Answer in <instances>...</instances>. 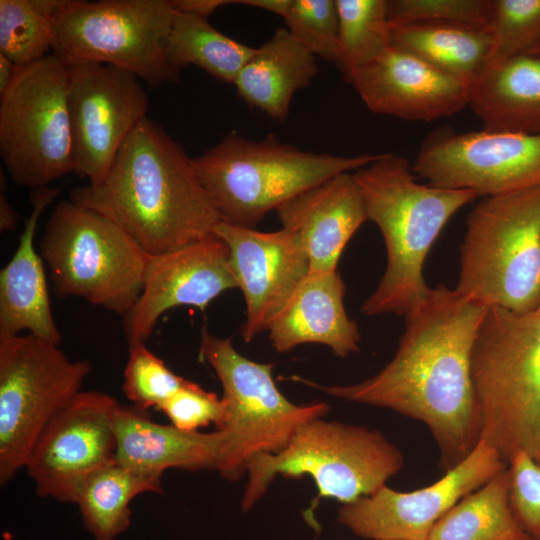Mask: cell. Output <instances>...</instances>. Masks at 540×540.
Returning a JSON list of instances; mask_svg holds the SVG:
<instances>
[{"label":"cell","instance_id":"cell-1","mask_svg":"<svg viewBox=\"0 0 540 540\" xmlns=\"http://www.w3.org/2000/svg\"><path fill=\"white\" fill-rule=\"evenodd\" d=\"M440 284L404 315L405 329L392 360L359 383L324 386L290 379L328 395L387 408L429 429L447 472L481 440L482 419L474 390L471 359L487 311Z\"/></svg>","mask_w":540,"mask_h":540},{"label":"cell","instance_id":"cell-2","mask_svg":"<svg viewBox=\"0 0 540 540\" xmlns=\"http://www.w3.org/2000/svg\"><path fill=\"white\" fill-rule=\"evenodd\" d=\"M69 200L112 220L149 255L203 239L221 221L193 158L148 117L126 138L103 181L72 188Z\"/></svg>","mask_w":540,"mask_h":540},{"label":"cell","instance_id":"cell-3","mask_svg":"<svg viewBox=\"0 0 540 540\" xmlns=\"http://www.w3.org/2000/svg\"><path fill=\"white\" fill-rule=\"evenodd\" d=\"M363 196L367 219L379 228L387 265L375 291L361 307L366 316L406 312L427 293L426 257L449 219L478 195L417 181L409 161L379 154L353 172Z\"/></svg>","mask_w":540,"mask_h":540},{"label":"cell","instance_id":"cell-4","mask_svg":"<svg viewBox=\"0 0 540 540\" xmlns=\"http://www.w3.org/2000/svg\"><path fill=\"white\" fill-rule=\"evenodd\" d=\"M471 372L481 440L508 465L518 452L540 464V304L526 313L487 309Z\"/></svg>","mask_w":540,"mask_h":540},{"label":"cell","instance_id":"cell-5","mask_svg":"<svg viewBox=\"0 0 540 540\" xmlns=\"http://www.w3.org/2000/svg\"><path fill=\"white\" fill-rule=\"evenodd\" d=\"M379 154L339 156L302 151L273 135L261 140L233 132L193 158L221 221L255 228L272 210L341 173L355 172Z\"/></svg>","mask_w":540,"mask_h":540},{"label":"cell","instance_id":"cell-6","mask_svg":"<svg viewBox=\"0 0 540 540\" xmlns=\"http://www.w3.org/2000/svg\"><path fill=\"white\" fill-rule=\"evenodd\" d=\"M455 290L481 306L540 304V185L485 197L471 211Z\"/></svg>","mask_w":540,"mask_h":540},{"label":"cell","instance_id":"cell-7","mask_svg":"<svg viewBox=\"0 0 540 540\" xmlns=\"http://www.w3.org/2000/svg\"><path fill=\"white\" fill-rule=\"evenodd\" d=\"M403 464L402 452L382 432L316 418L300 426L279 452L260 453L249 460L241 506L249 511L277 475H308L318 489V499L347 504L386 485Z\"/></svg>","mask_w":540,"mask_h":540},{"label":"cell","instance_id":"cell-8","mask_svg":"<svg viewBox=\"0 0 540 540\" xmlns=\"http://www.w3.org/2000/svg\"><path fill=\"white\" fill-rule=\"evenodd\" d=\"M40 255L57 296L79 297L123 316L141 293L149 259L120 226L71 200L55 206Z\"/></svg>","mask_w":540,"mask_h":540},{"label":"cell","instance_id":"cell-9","mask_svg":"<svg viewBox=\"0 0 540 540\" xmlns=\"http://www.w3.org/2000/svg\"><path fill=\"white\" fill-rule=\"evenodd\" d=\"M174 10L169 0H68L54 21L52 52L66 66L113 65L152 87L176 83L166 57Z\"/></svg>","mask_w":540,"mask_h":540},{"label":"cell","instance_id":"cell-10","mask_svg":"<svg viewBox=\"0 0 540 540\" xmlns=\"http://www.w3.org/2000/svg\"><path fill=\"white\" fill-rule=\"evenodd\" d=\"M199 359L215 371L223 387L226 443L217 469L229 481L238 480L249 460L260 453L282 450L303 424L329 410L324 402L296 405L278 389L273 364L252 361L236 351L232 340L202 328Z\"/></svg>","mask_w":540,"mask_h":540},{"label":"cell","instance_id":"cell-11","mask_svg":"<svg viewBox=\"0 0 540 540\" xmlns=\"http://www.w3.org/2000/svg\"><path fill=\"white\" fill-rule=\"evenodd\" d=\"M91 370L32 334L0 338V483L25 468L52 417L79 392Z\"/></svg>","mask_w":540,"mask_h":540},{"label":"cell","instance_id":"cell-12","mask_svg":"<svg viewBox=\"0 0 540 540\" xmlns=\"http://www.w3.org/2000/svg\"><path fill=\"white\" fill-rule=\"evenodd\" d=\"M0 156L12 180L32 190L73 172L67 66L53 54L23 67L0 97Z\"/></svg>","mask_w":540,"mask_h":540},{"label":"cell","instance_id":"cell-13","mask_svg":"<svg viewBox=\"0 0 540 540\" xmlns=\"http://www.w3.org/2000/svg\"><path fill=\"white\" fill-rule=\"evenodd\" d=\"M73 173L90 185L103 181L130 133L147 118L149 96L140 79L100 63L67 66Z\"/></svg>","mask_w":540,"mask_h":540},{"label":"cell","instance_id":"cell-14","mask_svg":"<svg viewBox=\"0 0 540 540\" xmlns=\"http://www.w3.org/2000/svg\"><path fill=\"white\" fill-rule=\"evenodd\" d=\"M412 169L430 185L485 197L540 185V135L439 129L424 139Z\"/></svg>","mask_w":540,"mask_h":540},{"label":"cell","instance_id":"cell-15","mask_svg":"<svg viewBox=\"0 0 540 540\" xmlns=\"http://www.w3.org/2000/svg\"><path fill=\"white\" fill-rule=\"evenodd\" d=\"M119 403L101 391H81L42 430L25 470L36 493L74 503L80 486L116 463L113 416Z\"/></svg>","mask_w":540,"mask_h":540},{"label":"cell","instance_id":"cell-16","mask_svg":"<svg viewBox=\"0 0 540 540\" xmlns=\"http://www.w3.org/2000/svg\"><path fill=\"white\" fill-rule=\"evenodd\" d=\"M506 467L498 452L480 440L469 456L433 484L410 492L384 485L342 504L337 521L366 539L428 540L441 517Z\"/></svg>","mask_w":540,"mask_h":540},{"label":"cell","instance_id":"cell-17","mask_svg":"<svg viewBox=\"0 0 540 540\" xmlns=\"http://www.w3.org/2000/svg\"><path fill=\"white\" fill-rule=\"evenodd\" d=\"M232 288H237V283L229 251L215 234L149 255L141 293L124 315L128 345L145 343L167 310L182 305L205 310L217 296Z\"/></svg>","mask_w":540,"mask_h":540},{"label":"cell","instance_id":"cell-18","mask_svg":"<svg viewBox=\"0 0 540 540\" xmlns=\"http://www.w3.org/2000/svg\"><path fill=\"white\" fill-rule=\"evenodd\" d=\"M213 234L226 244L229 263L245 300V342L268 330L310 265L299 237L287 229L261 232L220 221Z\"/></svg>","mask_w":540,"mask_h":540},{"label":"cell","instance_id":"cell-19","mask_svg":"<svg viewBox=\"0 0 540 540\" xmlns=\"http://www.w3.org/2000/svg\"><path fill=\"white\" fill-rule=\"evenodd\" d=\"M376 114L429 122L468 106L471 86L400 48L390 46L346 77Z\"/></svg>","mask_w":540,"mask_h":540},{"label":"cell","instance_id":"cell-20","mask_svg":"<svg viewBox=\"0 0 540 540\" xmlns=\"http://www.w3.org/2000/svg\"><path fill=\"white\" fill-rule=\"evenodd\" d=\"M282 228L294 232L310 272L336 271L354 233L368 221L353 172L341 173L300 193L276 209Z\"/></svg>","mask_w":540,"mask_h":540},{"label":"cell","instance_id":"cell-21","mask_svg":"<svg viewBox=\"0 0 540 540\" xmlns=\"http://www.w3.org/2000/svg\"><path fill=\"white\" fill-rule=\"evenodd\" d=\"M113 429L118 464L161 476L170 468L216 470L226 443L223 430L183 431L172 424L154 422L146 410L134 405L117 406Z\"/></svg>","mask_w":540,"mask_h":540},{"label":"cell","instance_id":"cell-22","mask_svg":"<svg viewBox=\"0 0 540 540\" xmlns=\"http://www.w3.org/2000/svg\"><path fill=\"white\" fill-rule=\"evenodd\" d=\"M345 283L336 271L310 272L273 319L267 332L277 352L319 343L345 358L360 349L357 323L344 306Z\"/></svg>","mask_w":540,"mask_h":540},{"label":"cell","instance_id":"cell-23","mask_svg":"<svg viewBox=\"0 0 540 540\" xmlns=\"http://www.w3.org/2000/svg\"><path fill=\"white\" fill-rule=\"evenodd\" d=\"M58 193V188L50 186L30 193L32 212L25 220L13 257L0 272V338L27 330L28 334L60 345L62 338L52 315L44 261L34 246L39 218Z\"/></svg>","mask_w":540,"mask_h":540},{"label":"cell","instance_id":"cell-24","mask_svg":"<svg viewBox=\"0 0 540 540\" xmlns=\"http://www.w3.org/2000/svg\"><path fill=\"white\" fill-rule=\"evenodd\" d=\"M318 73L316 56L287 28H278L237 75L238 95L251 107L284 121L296 91L308 86Z\"/></svg>","mask_w":540,"mask_h":540},{"label":"cell","instance_id":"cell-25","mask_svg":"<svg viewBox=\"0 0 540 540\" xmlns=\"http://www.w3.org/2000/svg\"><path fill=\"white\" fill-rule=\"evenodd\" d=\"M468 106L482 129L540 135V57L522 55L491 66L471 86Z\"/></svg>","mask_w":540,"mask_h":540},{"label":"cell","instance_id":"cell-26","mask_svg":"<svg viewBox=\"0 0 540 540\" xmlns=\"http://www.w3.org/2000/svg\"><path fill=\"white\" fill-rule=\"evenodd\" d=\"M390 44L470 86L491 64L489 29L444 24L390 25Z\"/></svg>","mask_w":540,"mask_h":540},{"label":"cell","instance_id":"cell-27","mask_svg":"<svg viewBox=\"0 0 540 540\" xmlns=\"http://www.w3.org/2000/svg\"><path fill=\"white\" fill-rule=\"evenodd\" d=\"M162 476L140 473L117 462L91 475L80 486L77 504L94 540H115L130 525V503L142 493L162 494Z\"/></svg>","mask_w":540,"mask_h":540},{"label":"cell","instance_id":"cell-28","mask_svg":"<svg viewBox=\"0 0 540 540\" xmlns=\"http://www.w3.org/2000/svg\"><path fill=\"white\" fill-rule=\"evenodd\" d=\"M428 540H531L510 504L508 468L455 504Z\"/></svg>","mask_w":540,"mask_h":540},{"label":"cell","instance_id":"cell-29","mask_svg":"<svg viewBox=\"0 0 540 540\" xmlns=\"http://www.w3.org/2000/svg\"><path fill=\"white\" fill-rule=\"evenodd\" d=\"M254 51L255 48L216 30L206 17L174 13L166 44V57L178 71L196 65L210 76L234 84Z\"/></svg>","mask_w":540,"mask_h":540},{"label":"cell","instance_id":"cell-30","mask_svg":"<svg viewBox=\"0 0 540 540\" xmlns=\"http://www.w3.org/2000/svg\"><path fill=\"white\" fill-rule=\"evenodd\" d=\"M68 0H0V54L20 67L52 52L54 21Z\"/></svg>","mask_w":540,"mask_h":540},{"label":"cell","instance_id":"cell-31","mask_svg":"<svg viewBox=\"0 0 540 540\" xmlns=\"http://www.w3.org/2000/svg\"><path fill=\"white\" fill-rule=\"evenodd\" d=\"M339 23L338 67L344 77L390 46L387 0H335Z\"/></svg>","mask_w":540,"mask_h":540},{"label":"cell","instance_id":"cell-32","mask_svg":"<svg viewBox=\"0 0 540 540\" xmlns=\"http://www.w3.org/2000/svg\"><path fill=\"white\" fill-rule=\"evenodd\" d=\"M489 31L492 36L490 67L518 56L532 55L540 45V0H493Z\"/></svg>","mask_w":540,"mask_h":540},{"label":"cell","instance_id":"cell-33","mask_svg":"<svg viewBox=\"0 0 540 540\" xmlns=\"http://www.w3.org/2000/svg\"><path fill=\"white\" fill-rule=\"evenodd\" d=\"M493 0H391L390 25L444 24L489 29Z\"/></svg>","mask_w":540,"mask_h":540},{"label":"cell","instance_id":"cell-34","mask_svg":"<svg viewBox=\"0 0 540 540\" xmlns=\"http://www.w3.org/2000/svg\"><path fill=\"white\" fill-rule=\"evenodd\" d=\"M123 393L136 407L148 411L161 405L187 382L154 355L145 343L129 346Z\"/></svg>","mask_w":540,"mask_h":540},{"label":"cell","instance_id":"cell-35","mask_svg":"<svg viewBox=\"0 0 540 540\" xmlns=\"http://www.w3.org/2000/svg\"><path fill=\"white\" fill-rule=\"evenodd\" d=\"M283 19L288 31L314 56L337 63L339 23L335 0H293Z\"/></svg>","mask_w":540,"mask_h":540},{"label":"cell","instance_id":"cell-36","mask_svg":"<svg viewBox=\"0 0 540 540\" xmlns=\"http://www.w3.org/2000/svg\"><path fill=\"white\" fill-rule=\"evenodd\" d=\"M159 410L173 426L190 432L211 423L216 429H222L227 416L222 398L189 380L166 400Z\"/></svg>","mask_w":540,"mask_h":540},{"label":"cell","instance_id":"cell-37","mask_svg":"<svg viewBox=\"0 0 540 540\" xmlns=\"http://www.w3.org/2000/svg\"><path fill=\"white\" fill-rule=\"evenodd\" d=\"M510 504L523 529L531 535L540 529V464L524 452L507 465Z\"/></svg>","mask_w":540,"mask_h":540},{"label":"cell","instance_id":"cell-38","mask_svg":"<svg viewBox=\"0 0 540 540\" xmlns=\"http://www.w3.org/2000/svg\"><path fill=\"white\" fill-rule=\"evenodd\" d=\"M169 2L175 12L206 18L221 6L236 4V1L230 0H169Z\"/></svg>","mask_w":540,"mask_h":540},{"label":"cell","instance_id":"cell-39","mask_svg":"<svg viewBox=\"0 0 540 540\" xmlns=\"http://www.w3.org/2000/svg\"><path fill=\"white\" fill-rule=\"evenodd\" d=\"M22 68L0 54V97L12 86Z\"/></svg>","mask_w":540,"mask_h":540},{"label":"cell","instance_id":"cell-40","mask_svg":"<svg viewBox=\"0 0 540 540\" xmlns=\"http://www.w3.org/2000/svg\"><path fill=\"white\" fill-rule=\"evenodd\" d=\"M293 0H237L236 4H244L275 13L282 18L288 13Z\"/></svg>","mask_w":540,"mask_h":540},{"label":"cell","instance_id":"cell-41","mask_svg":"<svg viewBox=\"0 0 540 540\" xmlns=\"http://www.w3.org/2000/svg\"><path fill=\"white\" fill-rule=\"evenodd\" d=\"M18 214L5 195H0V231L7 232L16 229Z\"/></svg>","mask_w":540,"mask_h":540},{"label":"cell","instance_id":"cell-42","mask_svg":"<svg viewBox=\"0 0 540 540\" xmlns=\"http://www.w3.org/2000/svg\"><path fill=\"white\" fill-rule=\"evenodd\" d=\"M532 540H540V529L530 535Z\"/></svg>","mask_w":540,"mask_h":540},{"label":"cell","instance_id":"cell-43","mask_svg":"<svg viewBox=\"0 0 540 540\" xmlns=\"http://www.w3.org/2000/svg\"><path fill=\"white\" fill-rule=\"evenodd\" d=\"M532 55H535V56H539V57H540V45H539L538 48L533 52Z\"/></svg>","mask_w":540,"mask_h":540},{"label":"cell","instance_id":"cell-44","mask_svg":"<svg viewBox=\"0 0 540 540\" xmlns=\"http://www.w3.org/2000/svg\"><path fill=\"white\" fill-rule=\"evenodd\" d=\"M532 540V539H531Z\"/></svg>","mask_w":540,"mask_h":540}]
</instances>
